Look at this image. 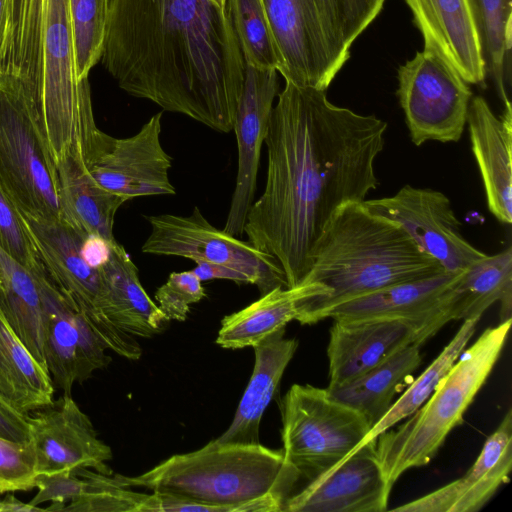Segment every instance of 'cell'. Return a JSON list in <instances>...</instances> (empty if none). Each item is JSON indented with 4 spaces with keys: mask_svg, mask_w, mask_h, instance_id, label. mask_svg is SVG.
Wrapping results in <instances>:
<instances>
[{
    "mask_svg": "<svg viewBox=\"0 0 512 512\" xmlns=\"http://www.w3.org/2000/svg\"><path fill=\"white\" fill-rule=\"evenodd\" d=\"M387 123L332 104L325 91L285 81L264 144L267 173L244 233L273 256L287 287L303 281L314 248L335 212L363 202L378 186L374 163Z\"/></svg>",
    "mask_w": 512,
    "mask_h": 512,
    "instance_id": "cell-1",
    "label": "cell"
},
{
    "mask_svg": "<svg viewBox=\"0 0 512 512\" xmlns=\"http://www.w3.org/2000/svg\"><path fill=\"white\" fill-rule=\"evenodd\" d=\"M100 60L128 94L233 130L246 64L227 10L211 0H109Z\"/></svg>",
    "mask_w": 512,
    "mask_h": 512,
    "instance_id": "cell-2",
    "label": "cell"
},
{
    "mask_svg": "<svg viewBox=\"0 0 512 512\" xmlns=\"http://www.w3.org/2000/svg\"><path fill=\"white\" fill-rule=\"evenodd\" d=\"M446 272L397 222L362 202L341 206L325 226L303 281L329 294L300 304L297 321L314 324L330 309L377 290Z\"/></svg>",
    "mask_w": 512,
    "mask_h": 512,
    "instance_id": "cell-3",
    "label": "cell"
},
{
    "mask_svg": "<svg viewBox=\"0 0 512 512\" xmlns=\"http://www.w3.org/2000/svg\"><path fill=\"white\" fill-rule=\"evenodd\" d=\"M0 72L25 86L56 161L92 106L88 79L76 77L68 0H7Z\"/></svg>",
    "mask_w": 512,
    "mask_h": 512,
    "instance_id": "cell-4",
    "label": "cell"
},
{
    "mask_svg": "<svg viewBox=\"0 0 512 512\" xmlns=\"http://www.w3.org/2000/svg\"><path fill=\"white\" fill-rule=\"evenodd\" d=\"M124 487H141L204 506L205 512L282 511L298 476L282 450L261 443L210 441L176 454L138 476L114 475Z\"/></svg>",
    "mask_w": 512,
    "mask_h": 512,
    "instance_id": "cell-5",
    "label": "cell"
},
{
    "mask_svg": "<svg viewBox=\"0 0 512 512\" xmlns=\"http://www.w3.org/2000/svg\"><path fill=\"white\" fill-rule=\"evenodd\" d=\"M511 322L486 329L462 351L420 408L376 438V454L391 487L407 470L427 465L451 430L463 422L501 354Z\"/></svg>",
    "mask_w": 512,
    "mask_h": 512,
    "instance_id": "cell-6",
    "label": "cell"
},
{
    "mask_svg": "<svg viewBox=\"0 0 512 512\" xmlns=\"http://www.w3.org/2000/svg\"><path fill=\"white\" fill-rule=\"evenodd\" d=\"M0 187L24 215L61 219L55 161L35 104L21 81L2 72Z\"/></svg>",
    "mask_w": 512,
    "mask_h": 512,
    "instance_id": "cell-7",
    "label": "cell"
},
{
    "mask_svg": "<svg viewBox=\"0 0 512 512\" xmlns=\"http://www.w3.org/2000/svg\"><path fill=\"white\" fill-rule=\"evenodd\" d=\"M284 80L326 91L350 57L343 0H263Z\"/></svg>",
    "mask_w": 512,
    "mask_h": 512,
    "instance_id": "cell-8",
    "label": "cell"
},
{
    "mask_svg": "<svg viewBox=\"0 0 512 512\" xmlns=\"http://www.w3.org/2000/svg\"><path fill=\"white\" fill-rule=\"evenodd\" d=\"M370 430L359 412L332 398L326 389L294 384L283 398L282 452L298 476V485L354 452Z\"/></svg>",
    "mask_w": 512,
    "mask_h": 512,
    "instance_id": "cell-9",
    "label": "cell"
},
{
    "mask_svg": "<svg viewBox=\"0 0 512 512\" xmlns=\"http://www.w3.org/2000/svg\"><path fill=\"white\" fill-rule=\"evenodd\" d=\"M162 112L126 138L101 131L93 113L82 118L78 141L85 166L105 190L127 201L137 197L174 195L169 180L171 156L160 142Z\"/></svg>",
    "mask_w": 512,
    "mask_h": 512,
    "instance_id": "cell-10",
    "label": "cell"
},
{
    "mask_svg": "<svg viewBox=\"0 0 512 512\" xmlns=\"http://www.w3.org/2000/svg\"><path fill=\"white\" fill-rule=\"evenodd\" d=\"M23 216L51 282L85 317L107 349L130 360L139 359L142 348L136 338L117 327L101 310L100 270L90 267L80 254L87 234L62 219Z\"/></svg>",
    "mask_w": 512,
    "mask_h": 512,
    "instance_id": "cell-11",
    "label": "cell"
},
{
    "mask_svg": "<svg viewBox=\"0 0 512 512\" xmlns=\"http://www.w3.org/2000/svg\"><path fill=\"white\" fill-rule=\"evenodd\" d=\"M468 84L435 50L423 48L398 68L397 96L412 142H457L470 101Z\"/></svg>",
    "mask_w": 512,
    "mask_h": 512,
    "instance_id": "cell-12",
    "label": "cell"
},
{
    "mask_svg": "<svg viewBox=\"0 0 512 512\" xmlns=\"http://www.w3.org/2000/svg\"><path fill=\"white\" fill-rule=\"evenodd\" d=\"M147 220L151 232L141 248L143 253L227 266L246 275L262 294L287 287L284 272L273 256L214 227L197 206L188 216L160 214Z\"/></svg>",
    "mask_w": 512,
    "mask_h": 512,
    "instance_id": "cell-13",
    "label": "cell"
},
{
    "mask_svg": "<svg viewBox=\"0 0 512 512\" xmlns=\"http://www.w3.org/2000/svg\"><path fill=\"white\" fill-rule=\"evenodd\" d=\"M362 203L400 224L446 272H460L485 256L462 235L450 199L440 191L405 185L393 196Z\"/></svg>",
    "mask_w": 512,
    "mask_h": 512,
    "instance_id": "cell-14",
    "label": "cell"
},
{
    "mask_svg": "<svg viewBox=\"0 0 512 512\" xmlns=\"http://www.w3.org/2000/svg\"><path fill=\"white\" fill-rule=\"evenodd\" d=\"M34 274L43 304L46 368L53 385L71 394L74 384L108 366L111 357L85 317L66 300L46 271Z\"/></svg>",
    "mask_w": 512,
    "mask_h": 512,
    "instance_id": "cell-15",
    "label": "cell"
},
{
    "mask_svg": "<svg viewBox=\"0 0 512 512\" xmlns=\"http://www.w3.org/2000/svg\"><path fill=\"white\" fill-rule=\"evenodd\" d=\"M368 441L303 483L285 501L287 512H384L392 487Z\"/></svg>",
    "mask_w": 512,
    "mask_h": 512,
    "instance_id": "cell-16",
    "label": "cell"
},
{
    "mask_svg": "<svg viewBox=\"0 0 512 512\" xmlns=\"http://www.w3.org/2000/svg\"><path fill=\"white\" fill-rule=\"evenodd\" d=\"M28 421L38 474L78 468L111 474L106 462L112 459V451L98 438L90 418L71 394L29 414Z\"/></svg>",
    "mask_w": 512,
    "mask_h": 512,
    "instance_id": "cell-17",
    "label": "cell"
},
{
    "mask_svg": "<svg viewBox=\"0 0 512 512\" xmlns=\"http://www.w3.org/2000/svg\"><path fill=\"white\" fill-rule=\"evenodd\" d=\"M277 74L274 69L246 65L244 87L233 125L238 147V169L223 228L233 236L244 233L247 215L253 204L261 149L278 93Z\"/></svg>",
    "mask_w": 512,
    "mask_h": 512,
    "instance_id": "cell-18",
    "label": "cell"
},
{
    "mask_svg": "<svg viewBox=\"0 0 512 512\" xmlns=\"http://www.w3.org/2000/svg\"><path fill=\"white\" fill-rule=\"evenodd\" d=\"M424 46L440 54L468 83L485 87L487 63L473 0H404Z\"/></svg>",
    "mask_w": 512,
    "mask_h": 512,
    "instance_id": "cell-19",
    "label": "cell"
},
{
    "mask_svg": "<svg viewBox=\"0 0 512 512\" xmlns=\"http://www.w3.org/2000/svg\"><path fill=\"white\" fill-rule=\"evenodd\" d=\"M329 335L330 388L353 381L407 345L426 341L420 324L400 318L334 320Z\"/></svg>",
    "mask_w": 512,
    "mask_h": 512,
    "instance_id": "cell-20",
    "label": "cell"
},
{
    "mask_svg": "<svg viewBox=\"0 0 512 512\" xmlns=\"http://www.w3.org/2000/svg\"><path fill=\"white\" fill-rule=\"evenodd\" d=\"M462 271L443 272L377 290L330 309L324 319H406L420 324L427 341L449 322L448 306Z\"/></svg>",
    "mask_w": 512,
    "mask_h": 512,
    "instance_id": "cell-21",
    "label": "cell"
},
{
    "mask_svg": "<svg viewBox=\"0 0 512 512\" xmlns=\"http://www.w3.org/2000/svg\"><path fill=\"white\" fill-rule=\"evenodd\" d=\"M512 468V411L486 439L468 471L460 478L413 501L397 512H476L508 481Z\"/></svg>",
    "mask_w": 512,
    "mask_h": 512,
    "instance_id": "cell-22",
    "label": "cell"
},
{
    "mask_svg": "<svg viewBox=\"0 0 512 512\" xmlns=\"http://www.w3.org/2000/svg\"><path fill=\"white\" fill-rule=\"evenodd\" d=\"M472 151L490 212L502 223L512 222V106L496 116L487 101L473 96L467 114Z\"/></svg>",
    "mask_w": 512,
    "mask_h": 512,
    "instance_id": "cell-23",
    "label": "cell"
},
{
    "mask_svg": "<svg viewBox=\"0 0 512 512\" xmlns=\"http://www.w3.org/2000/svg\"><path fill=\"white\" fill-rule=\"evenodd\" d=\"M61 219L76 230L110 242L115 215L127 200L101 187L88 172L77 140L55 161Z\"/></svg>",
    "mask_w": 512,
    "mask_h": 512,
    "instance_id": "cell-24",
    "label": "cell"
},
{
    "mask_svg": "<svg viewBox=\"0 0 512 512\" xmlns=\"http://www.w3.org/2000/svg\"><path fill=\"white\" fill-rule=\"evenodd\" d=\"M101 310L106 318L134 337L148 338L162 332L170 321L145 292L139 272L118 242L109 261L100 269Z\"/></svg>",
    "mask_w": 512,
    "mask_h": 512,
    "instance_id": "cell-25",
    "label": "cell"
},
{
    "mask_svg": "<svg viewBox=\"0 0 512 512\" xmlns=\"http://www.w3.org/2000/svg\"><path fill=\"white\" fill-rule=\"evenodd\" d=\"M285 328L255 345L252 375L228 429L217 439L220 443L259 444L260 423L272 400L298 342L286 338Z\"/></svg>",
    "mask_w": 512,
    "mask_h": 512,
    "instance_id": "cell-26",
    "label": "cell"
},
{
    "mask_svg": "<svg viewBox=\"0 0 512 512\" xmlns=\"http://www.w3.org/2000/svg\"><path fill=\"white\" fill-rule=\"evenodd\" d=\"M323 284L302 281L293 287H276L255 302L223 318L216 343L228 349L254 347L276 331L297 320L300 304L325 296Z\"/></svg>",
    "mask_w": 512,
    "mask_h": 512,
    "instance_id": "cell-27",
    "label": "cell"
},
{
    "mask_svg": "<svg viewBox=\"0 0 512 512\" xmlns=\"http://www.w3.org/2000/svg\"><path fill=\"white\" fill-rule=\"evenodd\" d=\"M421 362L420 346L410 344L353 381L326 390L332 398L359 412L372 428L389 411L395 395Z\"/></svg>",
    "mask_w": 512,
    "mask_h": 512,
    "instance_id": "cell-28",
    "label": "cell"
},
{
    "mask_svg": "<svg viewBox=\"0 0 512 512\" xmlns=\"http://www.w3.org/2000/svg\"><path fill=\"white\" fill-rule=\"evenodd\" d=\"M497 301L500 302V322L511 319V246L494 255L485 254L462 271L450 299L448 320L481 318Z\"/></svg>",
    "mask_w": 512,
    "mask_h": 512,
    "instance_id": "cell-29",
    "label": "cell"
},
{
    "mask_svg": "<svg viewBox=\"0 0 512 512\" xmlns=\"http://www.w3.org/2000/svg\"><path fill=\"white\" fill-rule=\"evenodd\" d=\"M53 392L47 368L33 357L0 311V398L29 415L50 405Z\"/></svg>",
    "mask_w": 512,
    "mask_h": 512,
    "instance_id": "cell-30",
    "label": "cell"
},
{
    "mask_svg": "<svg viewBox=\"0 0 512 512\" xmlns=\"http://www.w3.org/2000/svg\"><path fill=\"white\" fill-rule=\"evenodd\" d=\"M0 311L33 357L46 367L43 304L36 276L1 249Z\"/></svg>",
    "mask_w": 512,
    "mask_h": 512,
    "instance_id": "cell-31",
    "label": "cell"
},
{
    "mask_svg": "<svg viewBox=\"0 0 512 512\" xmlns=\"http://www.w3.org/2000/svg\"><path fill=\"white\" fill-rule=\"evenodd\" d=\"M480 318L466 319L433 362L394 401L389 411L374 425L361 446L413 414L429 398L440 380L449 372L476 331Z\"/></svg>",
    "mask_w": 512,
    "mask_h": 512,
    "instance_id": "cell-32",
    "label": "cell"
},
{
    "mask_svg": "<svg viewBox=\"0 0 512 512\" xmlns=\"http://www.w3.org/2000/svg\"><path fill=\"white\" fill-rule=\"evenodd\" d=\"M226 10L245 61L258 69L279 71L282 60L263 0H227Z\"/></svg>",
    "mask_w": 512,
    "mask_h": 512,
    "instance_id": "cell-33",
    "label": "cell"
},
{
    "mask_svg": "<svg viewBox=\"0 0 512 512\" xmlns=\"http://www.w3.org/2000/svg\"><path fill=\"white\" fill-rule=\"evenodd\" d=\"M75 471L85 480V487L80 497L62 511L81 512H163L162 495L156 492L145 494L121 486L114 476L94 472L88 468Z\"/></svg>",
    "mask_w": 512,
    "mask_h": 512,
    "instance_id": "cell-34",
    "label": "cell"
},
{
    "mask_svg": "<svg viewBox=\"0 0 512 512\" xmlns=\"http://www.w3.org/2000/svg\"><path fill=\"white\" fill-rule=\"evenodd\" d=\"M482 31L487 72H490L497 93L503 103L510 101V54L512 13L505 9L503 0H473Z\"/></svg>",
    "mask_w": 512,
    "mask_h": 512,
    "instance_id": "cell-35",
    "label": "cell"
},
{
    "mask_svg": "<svg viewBox=\"0 0 512 512\" xmlns=\"http://www.w3.org/2000/svg\"><path fill=\"white\" fill-rule=\"evenodd\" d=\"M109 0H68L75 71L78 81L101 59L106 34Z\"/></svg>",
    "mask_w": 512,
    "mask_h": 512,
    "instance_id": "cell-36",
    "label": "cell"
},
{
    "mask_svg": "<svg viewBox=\"0 0 512 512\" xmlns=\"http://www.w3.org/2000/svg\"><path fill=\"white\" fill-rule=\"evenodd\" d=\"M0 249L33 273L45 271L22 212L1 187Z\"/></svg>",
    "mask_w": 512,
    "mask_h": 512,
    "instance_id": "cell-37",
    "label": "cell"
},
{
    "mask_svg": "<svg viewBox=\"0 0 512 512\" xmlns=\"http://www.w3.org/2000/svg\"><path fill=\"white\" fill-rule=\"evenodd\" d=\"M36 454L31 441L0 437V495L35 488Z\"/></svg>",
    "mask_w": 512,
    "mask_h": 512,
    "instance_id": "cell-38",
    "label": "cell"
},
{
    "mask_svg": "<svg viewBox=\"0 0 512 512\" xmlns=\"http://www.w3.org/2000/svg\"><path fill=\"white\" fill-rule=\"evenodd\" d=\"M205 296L202 281L191 271L172 272L160 286L155 299L158 307L169 320L184 321L190 305Z\"/></svg>",
    "mask_w": 512,
    "mask_h": 512,
    "instance_id": "cell-39",
    "label": "cell"
},
{
    "mask_svg": "<svg viewBox=\"0 0 512 512\" xmlns=\"http://www.w3.org/2000/svg\"><path fill=\"white\" fill-rule=\"evenodd\" d=\"M85 480L75 471H62L53 474H38L35 478V488L38 493L29 502L37 507L44 502H51L45 510H61L64 504L77 499L83 493Z\"/></svg>",
    "mask_w": 512,
    "mask_h": 512,
    "instance_id": "cell-40",
    "label": "cell"
},
{
    "mask_svg": "<svg viewBox=\"0 0 512 512\" xmlns=\"http://www.w3.org/2000/svg\"><path fill=\"white\" fill-rule=\"evenodd\" d=\"M346 38L352 46L354 41L376 19L385 0H343Z\"/></svg>",
    "mask_w": 512,
    "mask_h": 512,
    "instance_id": "cell-41",
    "label": "cell"
},
{
    "mask_svg": "<svg viewBox=\"0 0 512 512\" xmlns=\"http://www.w3.org/2000/svg\"><path fill=\"white\" fill-rule=\"evenodd\" d=\"M0 437L16 442L31 438L28 415L23 414L0 398Z\"/></svg>",
    "mask_w": 512,
    "mask_h": 512,
    "instance_id": "cell-42",
    "label": "cell"
},
{
    "mask_svg": "<svg viewBox=\"0 0 512 512\" xmlns=\"http://www.w3.org/2000/svg\"><path fill=\"white\" fill-rule=\"evenodd\" d=\"M116 242H110L98 234H87L80 245L81 257L90 267L100 269L109 261Z\"/></svg>",
    "mask_w": 512,
    "mask_h": 512,
    "instance_id": "cell-43",
    "label": "cell"
},
{
    "mask_svg": "<svg viewBox=\"0 0 512 512\" xmlns=\"http://www.w3.org/2000/svg\"><path fill=\"white\" fill-rule=\"evenodd\" d=\"M195 263L196 266L192 271L201 281L226 279L250 284V280L246 275L227 266L206 261H196Z\"/></svg>",
    "mask_w": 512,
    "mask_h": 512,
    "instance_id": "cell-44",
    "label": "cell"
},
{
    "mask_svg": "<svg viewBox=\"0 0 512 512\" xmlns=\"http://www.w3.org/2000/svg\"><path fill=\"white\" fill-rule=\"evenodd\" d=\"M2 511H32L39 510L38 507H34L29 503L25 504L15 498L12 494H9L4 499H2Z\"/></svg>",
    "mask_w": 512,
    "mask_h": 512,
    "instance_id": "cell-45",
    "label": "cell"
},
{
    "mask_svg": "<svg viewBox=\"0 0 512 512\" xmlns=\"http://www.w3.org/2000/svg\"><path fill=\"white\" fill-rule=\"evenodd\" d=\"M7 22V0H0V52Z\"/></svg>",
    "mask_w": 512,
    "mask_h": 512,
    "instance_id": "cell-46",
    "label": "cell"
},
{
    "mask_svg": "<svg viewBox=\"0 0 512 512\" xmlns=\"http://www.w3.org/2000/svg\"><path fill=\"white\" fill-rule=\"evenodd\" d=\"M217 7L226 10L227 0H211Z\"/></svg>",
    "mask_w": 512,
    "mask_h": 512,
    "instance_id": "cell-47",
    "label": "cell"
},
{
    "mask_svg": "<svg viewBox=\"0 0 512 512\" xmlns=\"http://www.w3.org/2000/svg\"><path fill=\"white\" fill-rule=\"evenodd\" d=\"M507 12L512 13V0H503Z\"/></svg>",
    "mask_w": 512,
    "mask_h": 512,
    "instance_id": "cell-48",
    "label": "cell"
},
{
    "mask_svg": "<svg viewBox=\"0 0 512 512\" xmlns=\"http://www.w3.org/2000/svg\"><path fill=\"white\" fill-rule=\"evenodd\" d=\"M2 507H3L2 499H0V511H2Z\"/></svg>",
    "mask_w": 512,
    "mask_h": 512,
    "instance_id": "cell-49",
    "label": "cell"
}]
</instances>
